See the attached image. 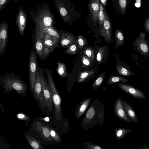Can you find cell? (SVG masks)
<instances>
[{
    "mask_svg": "<svg viewBox=\"0 0 149 149\" xmlns=\"http://www.w3.org/2000/svg\"><path fill=\"white\" fill-rule=\"evenodd\" d=\"M44 72L43 69L41 67H39V72L42 85L45 107L48 111L52 114L53 111V102L52 94L49 85L46 81Z\"/></svg>",
    "mask_w": 149,
    "mask_h": 149,
    "instance_id": "cell-4",
    "label": "cell"
},
{
    "mask_svg": "<svg viewBox=\"0 0 149 149\" xmlns=\"http://www.w3.org/2000/svg\"><path fill=\"white\" fill-rule=\"evenodd\" d=\"M36 126L35 128L40 134L48 139L52 138L49 126L45 125L42 123L38 121L36 122Z\"/></svg>",
    "mask_w": 149,
    "mask_h": 149,
    "instance_id": "cell-20",
    "label": "cell"
},
{
    "mask_svg": "<svg viewBox=\"0 0 149 149\" xmlns=\"http://www.w3.org/2000/svg\"><path fill=\"white\" fill-rule=\"evenodd\" d=\"M117 84L120 88L134 97L141 99H146V95L139 88L124 83H118Z\"/></svg>",
    "mask_w": 149,
    "mask_h": 149,
    "instance_id": "cell-9",
    "label": "cell"
},
{
    "mask_svg": "<svg viewBox=\"0 0 149 149\" xmlns=\"http://www.w3.org/2000/svg\"><path fill=\"white\" fill-rule=\"evenodd\" d=\"M40 31L42 33L45 48V54L46 57L54 51L55 48L58 47L59 39L45 33L41 30Z\"/></svg>",
    "mask_w": 149,
    "mask_h": 149,
    "instance_id": "cell-8",
    "label": "cell"
},
{
    "mask_svg": "<svg viewBox=\"0 0 149 149\" xmlns=\"http://www.w3.org/2000/svg\"><path fill=\"white\" fill-rule=\"evenodd\" d=\"M35 41V47L38 56L40 58L46 57L42 32L40 30L36 29Z\"/></svg>",
    "mask_w": 149,
    "mask_h": 149,
    "instance_id": "cell-13",
    "label": "cell"
},
{
    "mask_svg": "<svg viewBox=\"0 0 149 149\" xmlns=\"http://www.w3.org/2000/svg\"><path fill=\"white\" fill-rule=\"evenodd\" d=\"M145 27L146 31L149 33V21L145 23Z\"/></svg>",
    "mask_w": 149,
    "mask_h": 149,
    "instance_id": "cell-42",
    "label": "cell"
},
{
    "mask_svg": "<svg viewBox=\"0 0 149 149\" xmlns=\"http://www.w3.org/2000/svg\"><path fill=\"white\" fill-rule=\"evenodd\" d=\"M128 79L125 77L118 75H112L109 77L107 82V84H112L116 83H126Z\"/></svg>",
    "mask_w": 149,
    "mask_h": 149,
    "instance_id": "cell-25",
    "label": "cell"
},
{
    "mask_svg": "<svg viewBox=\"0 0 149 149\" xmlns=\"http://www.w3.org/2000/svg\"><path fill=\"white\" fill-rule=\"evenodd\" d=\"M132 131V130L118 127L115 130V135L118 140H120L125 137Z\"/></svg>",
    "mask_w": 149,
    "mask_h": 149,
    "instance_id": "cell-24",
    "label": "cell"
},
{
    "mask_svg": "<svg viewBox=\"0 0 149 149\" xmlns=\"http://www.w3.org/2000/svg\"><path fill=\"white\" fill-rule=\"evenodd\" d=\"M33 93L34 94L37 102L38 103L41 109L45 107V103L43 94L42 85L40 76L39 71L36 73V81Z\"/></svg>",
    "mask_w": 149,
    "mask_h": 149,
    "instance_id": "cell-7",
    "label": "cell"
},
{
    "mask_svg": "<svg viewBox=\"0 0 149 149\" xmlns=\"http://www.w3.org/2000/svg\"><path fill=\"white\" fill-rule=\"evenodd\" d=\"M122 99L118 97L114 104V111L116 116L120 120L128 122L132 121L127 117L124 110L121 102Z\"/></svg>",
    "mask_w": 149,
    "mask_h": 149,
    "instance_id": "cell-14",
    "label": "cell"
},
{
    "mask_svg": "<svg viewBox=\"0 0 149 149\" xmlns=\"http://www.w3.org/2000/svg\"><path fill=\"white\" fill-rule=\"evenodd\" d=\"M138 149H149V145H146L143 147L138 148Z\"/></svg>",
    "mask_w": 149,
    "mask_h": 149,
    "instance_id": "cell-43",
    "label": "cell"
},
{
    "mask_svg": "<svg viewBox=\"0 0 149 149\" xmlns=\"http://www.w3.org/2000/svg\"><path fill=\"white\" fill-rule=\"evenodd\" d=\"M36 26V29L42 30L54 24V15L48 4H44L38 7L36 10L29 12Z\"/></svg>",
    "mask_w": 149,
    "mask_h": 149,
    "instance_id": "cell-1",
    "label": "cell"
},
{
    "mask_svg": "<svg viewBox=\"0 0 149 149\" xmlns=\"http://www.w3.org/2000/svg\"><path fill=\"white\" fill-rule=\"evenodd\" d=\"M8 25L5 21L0 24V56H2L5 51L8 41Z\"/></svg>",
    "mask_w": 149,
    "mask_h": 149,
    "instance_id": "cell-10",
    "label": "cell"
},
{
    "mask_svg": "<svg viewBox=\"0 0 149 149\" xmlns=\"http://www.w3.org/2000/svg\"><path fill=\"white\" fill-rule=\"evenodd\" d=\"M8 0H0V11L3 8L7 3Z\"/></svg>",
    "mask_w": 149,
    "mask_h": 149,
    "instance_id": "cell-41",
    "label": "cell"
},
{
    "mask_svg": "<svg viewBox=\"0 0 149 149\" xmlns=\"http://www.w3.org/2000/svg\"><path fill=\"white\" fill-rule=\"evenodd\" d=\"M94 72L93 70H87L80 72L78 75L77 81L79 83L84 82Z\"/></svg>",
    "mask_w": 149,
    "mask_h": 149,
    "instance_id": "cell-27",
    "label": "cell"
},
{
    "mask_svg": "<svg viewBox=\"0 0 149 149\" xmlns=\"http://www.w3.org/2000/svg\"><path fill=\"white\" fill-rule=\"evenodd\" d=\"M78 41L79 49H81L86 43V38L81 34H79L78 36Z\"/></svg>",
    "mask_w": 149,
    "mask_h": 149,
    "instance_id": "cell-37",
    "label": "cell"
},
{
    "mask_svg": "<svg viewBox=\"0 0 149 149\" xmlns=\"http://www.w3.org/2000/svg\"><path fill=\"white\" fill-rule=\"evenodd\" d=\"M60 38V45L63 47L68 48L75 42L74 37L68 33H62Z\"/></svg>",
    "mask_w": 149,
    "mask_h": 149,
    "instance_id": "cell-17",
    "label": "cell"
},
{
    "mask_svg": "<svg viewBox=\"0 0 149 149\" xmlns=\"http://www.w3.org/2000/svg\"><path fill=\"white\" fill-rule=\"evenodd\" d=\"M105 73V71H103L95 80L92 86L93 90L97 89L101 86L104 78Z\"/></svg>",
    "mask_w": 149,
    "mask_h": 149,
    "instance_id": "cell-30",
    "label": "cell"
},
{
    "mask_svg": "<svg viewBox=\"0 0 149 149\" xmlns=\"http://www.w3.org/2000/svg\"><path fill=\"white\" fill-rule=\"evenodd\" d=\"M91 100L90 97L82 100L77 107L75 111V115L77 119H79L84 113Z\"/></svg>",
    "mask_w": 149,
    "mask_h": 149,
    "instance_id": "cell-18",
    "label": "cell"
},
{
    "mask_svg": "<svg viewBox=\"0 0 149 149\" xmlns=\"http://www.w3.org/2000/svg\"><path fill=\"white\" fill-rule=\"evenodd\" d=\"M0 84L4 89L3 93H8L14 90L23 97L26 95L28 86L19 75L13 72L0 76Z\"/></svg>",
    "mask_w": 149,
    "mask_h": 149,
    "instance_id": "cell-2",
    "label": "cell"
},
{
    "mask_svg": "<svg viewBox=\"0 0 149 149\" xmlns=\"http://www.w3.org/2000/svg\"><path fill=\"white\" fill-rule=\"evenodd\" d=\"M38 63L36 56L33 51H31L29 61V79L30 89L33 92L36 81Z\"/></svg>",
    "mask_w": 149,
    "mask_h": 149,
    "instance_id": "cell-6",
    "label": "cell"
},
{
    "mask_svg": "<svg viewBox=\"0 0 149 149\" xmlns=\"http://www.w3.org/2000/svg\"><path fill=\"white\" fill-rule=\"evenodd\" d=\"M99 0H91L88 8L91 14L93 22L94 24L97 25L98 21V15L100 10Z\"/></svg>",
    "mask_w": 149,
    "mask_h": 149,
    "instance_id": "cell-15",
    "label": "cell"
},
{
    "mask_svg": "<svg viewBox=\"0 0 149 149\" xmlns=\"http://www.w3.org/2000/svg\"><path fill=\"white\" fill-rule=\"evenodd\" d=\"M119 4L121 11L123 12L125 9L127 4V0H119Z\"/></svg>",
    "mask_w": 149,
    "mask_h": 149,
    "instance_id": "cell-39",
    "label": "cell"
},
{
    "mask_svg": "<svg viewBox=\"0 0 149 149\" xmlns=\"http://www.w3.org/2000/svg\"><path fill=\"white\" fill-rule=\"evenodd\" d=\"M115 43L117 49L120 46L123 45L124 44V36L123 32L119 29L116 31L115 33Z\"/></svg>",
    "mask_w": 149,
    "mask_h": 149,
    "instance_id": "cell-26",
    "label": "cell"
},
{
    "mask_svg": "<svg viewBox=\"0 0 149 149\" xmlns=\"http://www.w3.org/2000/svg\"><path fill=\"white\" fill-rule=\"evenodd\" d=\"M118 63L116 66V70L117 73L127 77L130 76H134L130 66L128 64L121 62Z\"/></svg>",
    "mask_w": 149,
    "mask_h": 149,
    "instance_id": "cell-19",
    "label": "cell"
},
{
    "mask_svg": "<svg viewBox=\"0 0 149 149\" xmlns=\"http://www.w3.org/2000/svg\"><path fill=\"white\" fill-rule=\"evenodd\" d=\"M104 27L106 36L107 41H110L111 37V25L110 20L107 13L104 9Z\"/></svg>",
    "mask_w": 149,
    "mask_h": 149,
    "instance_id": "cell-22",
    "label": "cell"
},
{
    "mask_svg": "<svg viewBox=\"0 0 149 149\" xmlns=\"http://www.w3.org/2000/svg\"><path fill=\"white\" fill-rule=\"evenodd\" d=\"M95 114V108L92 106L88 110L85 116V119L89 120H92L94 117Z\"/></svg>",
    "mask_w": 149,
    "mask_h": 149,
    "instance_id": "cell-36",
    "label": "cell"
},
{
    "mask_svg": "<svg viewBox=\"0 0 149 149\" xmlns=\"http://www.w3.org/2000/svg\"><path fill=\"white\" fill-rule=\"evenodd\" d=\"M26 12L22 7L19 8V11L17 15L16 23L18 29L19 34L22 36H24V32L27 21Z\"/></svg>",
    "mask_w": 149,
    "mask_h": 149,
    "instance_id": "cell-11",
    "label": "cell"
},
{
    "mask_svg": "<svg viewBox=\"0 0 149 149\" xmlns=\"http://www.w3.org/2000/svg\"><path fill=\"white\" fill-rule=\"evenodd\" d=\"M25 138L31 147L34 149H45L40 142L33 137L29 135H25Z\"/></svg>",
    "mask_w": 149,
    "mask_h": 149,
    "instance_id": "cell-23",
    "label": "cell"
},
{
    "mask_svg": "<svg viewBox=\"0 0 149 149\" xmlns=\"http://www.w3.org/2000/svg\"><path fill=\"white\" fill-rule=\"evenodd\" d=\"M100 10L98 15L99 25L100 27V31L102 36L106 40V36L104 27V8L101 2H100Z\"/></svg>",
    "mask_w": 149,
    "mask_h": 149,
    "instance_id": "cell-21",
    "label": "cell"
},
{
    "mask_svg": "<svg viewBox=\"0 0 149 149\" xmlns=\"http://www.w3.org/2000/svg\"><path fill=\"white\" fill-rule=\"evenodd\" d=\"M83 53L85 55L92 60L95 58V54L93 49L90 47H86L83 51Z\"/></svg>",
    "mask_w": 149,
    "mask_h": 149,
    "instance_id": "cell-35",
    "label": "cell"
},
{
    "mask_svg": "<svg viewBox=\"0 0 149 149\" xmlns=\"http://www.w3.org/2000/svg\"><path fill=\"white\" fill-rule=\"evenodd\" d=\"M145 33L141 32L133 43V50L146 57H149V43L145 38Z\"/></svg>",
    "mask_w": 149,
    "mask_h": 149,
    "instance_id": "cell-5",
    "label": "cell"
},
{
    "mask_svg": "<svg viewBox=\"0 0 149 149\" xmlns=\"http://www.w3.org/2000/svg\"><path fill=\"white\" fill-rule=\"evenodd\" d=\"M57 68L56 71L59 76L61 77H65L67 75V72L65 63H61L60 61H57Z\"/></svg>",
    "mask_w": 149,
    "mask_h": 149,
    "instance_id": "cell-28",
    "label": "cell"
},
{
    "mask_svg": "<svg viewBox=\"0 0 149 149\" xmlns=\"http://www.w3.org/2000/svg\"><path fill=\"white\" fill-rule=\"evenodd\" d=\"M87 147L88 149H102L100 146L95 145H93L91 144H87Z\"/></svg>",
    "mask_w": 149,
    "mask_h": 149,
    "instance_id": "cell-40",
    "label": "cell"
},
{
    "mask_svg": "<svg viewBox=\"0 0 149 149\" xmlns=\"http://www.w3.org/2000/svg\"><path fill=\"white\" fill-rule=\"evenodd\" d=\"M43 70L47 76V80L52 94L54 105L53 116L56 120H60L61 119L62 115L61 98L55 85L51 71L46 68H44Z\"/></svg>",
    "mask_w": 149,
    "mask_h": 149,
    "instance_id": "cell-3",
    "label": "cell"
},
{
    "mask_svg": "<svg viewBox=\"0 0 149 149\" xmlns=\"http://www.w3.org/2000/svg\"><path fill=\"white\" fill-rule=\"evenodd\" d=\"M107 46H104L102 47H98V51L96 56V60L98 61L99 64L102 63L105 53V50Z\"/></svg>",
    "mask_w": 149,
    "mask_h": 149,
    "instance_id": "cell-31",
    "label": "cell"
},
{
    "mask_svg": "<svg viewBox=\"0 0 149 149\" xmlns=\"http://www.w3.org/2000/svg\"><path fill=\"white\" fill-rule=\"evenodd\" d=\"M55 6L65 22H68L70 19L67 7L66 0H54Z\"/></svg>",
    "mask_w": 149,
    "mask_h": 149,
    "instance_id": "cell-12",
    "label": "cell"
},
{
    "mask_svg": "<svg viewBox=\"0 0 149 149\" xmlns=\"http://www.w3.org/2000/svg\"><path fill=\"white\" fill-rule=\"evenodd\" d=\"M101 2L104 5H105L107 3V0H100Z\"/></svg>",
    "mask_w": 149,
    "mask_h": 149,
    "instance_id": "cell-44",
    "label": "cell"
},
{
    "mask_svg": "<svg viewBox=\"0 0 149 149\" xmlns=\"http://www.w3.org/2000/svg\"><path fill=\"white\" fill-rule=\"evenodd\" d=\"M50 131L52 138L56 142H59L61 141V138L55 130L50 128Z\"/></svg>",
    "mask_w": 149,
    "mask_h": 149,
    "instance_id": "cell-38",
    "label": "cell"
},
{
    "mask_svg": "<svg viewBox=\"0 0 149 149\" xmlns=\"http://www.w3.org/2000/svg\"><path fill=\"white\" fill-rule=\"evenodd\" d=\"M14 2L19 1L21 0H13Z\"/></svg>",
    "mask_w": 149,
    "mask_h": 149,
    "instance_id": "cell-45",
    "label": "cell"
},
{
    "mask_svg": "<svg viewBox=\"0 0 149 149\" xmlns=\"http://www.w3.org/2000/svg\"><path fill=\"white\" fill-rule=\"evenodd\" d=\"M122 103L127 117L135 123L138 122V118L135 111L130 104L125 101L121 100Z\"/></svg>",
    "mask_w": 149,
    "mask_h": 149,
    "instance_id": "cell-16",
    "label": "cell"
},
{
    "mask_svg": "<svg viewBox=\"0 0 149 149\" xmlns=\"http://www.w3.org/2000/svg\"><path fill=\"white\" fill-rule=\"evenodd\" d=\"M17 118L19 120L26 122V124L28 125V123L30 121L31 119L28 116L22 113H19L16 115Z\"/></svg>",
    "mask_w": 149,
    "mask_h": 149,
    "instance_id": "cell-34",
    "label": "cell"
},
{
    "mask_svg": "<svg viewBox=\"0 0 149 149\" xmlns=\"http://www.w3.org/2000/svg\"><path fill=\"white\" fill-rule=\"evenodd\" d=\"M78 49L77 43L75 42L65 50L64 53L66 54L74 55L77 53Z\"/></svg>",
    "mask_w": 149,
    "mask_h": 149,
    "instance_id": "cell-32",
    "label": "cell"
},
{
    "mask_svg": "<svg viewBox=\"0 0 149 149\" xmlns=\"http://www.w3.org/2000/svg\"><path fill=\"white\" fill-rule=\"evenodd\" d=\"M40 30H41L45 33H47L53 37L59 39L60 38V33L53 26H50Z\"/></svg>",
    "mask_w": 149,
    "mask_h": 149,
    "instance_id": "cell-29",
    "label": "cell"
},
{
    "mask_svg": "<svg viewBox=\"0 0 149 149\" xmlns=\"http://www.w3.org/2000/svg\"><path fill=\"white\" fill-rule=\"evenodd\" d=\"M81 61L82 67L86 68L89 67L93 62V60L86 55L81 56Z\"/></svg>",
    "mask_w": 149,
    "mask_h": 149,
    "instance_id": "cell-33",
    "label": "cell"
}]
</instances>
